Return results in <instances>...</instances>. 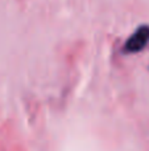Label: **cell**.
Here are the masks:
<instances>
[{
  "label": "cell",
  "mask_w": 149,
  "mask_h": 151,
  "mask_svg": "<svg viewBox=\"0 0 149 151\" xmlns=\"http://www.w3.org/2000/svg\"><path fill=\"white\" fill-rule=\"evenodd\" d=\"M149 44V25L148 24H143L140 25L124 44V53L128 55H133V53H139L144 49Z\"/></svg>",
  "instance_id": "obj_1"
}]
</instances>
